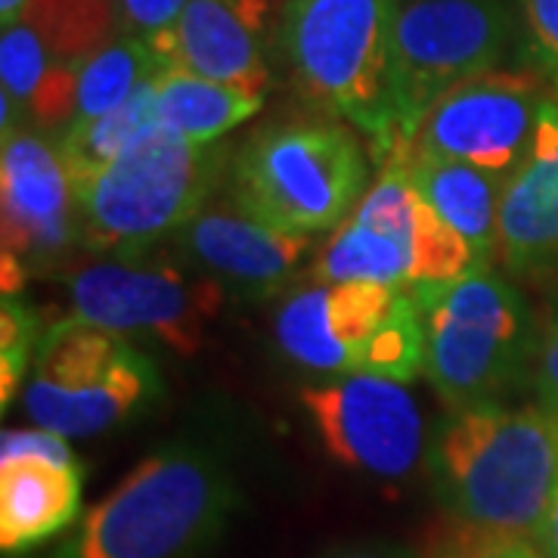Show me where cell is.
Returning a JSON list of instances; mask_svg holds the SVG:
<instances>
[{
	"label": "cell",
	"instance_id": "obj_15",
	"mask_svg": "<svg viewBox=\"0 0 558 558\" xmlns=\"http://www.w3.org/2000/svg\"><path fill=\"white\" fill-rule=\"evenodd\" d=\"M171 240L174 255L183 264L220 282L227 295L242 301L279 295L311 252V236L267 227L248 218L230 199L223 205H205Z\"/></svg>",
	"mask_w": 558,
	"mask_h": 558
},
{
	"label": "cell",
	"instance_id": "obj_34",
	"mask_svg": "<svg viewBox=\"0 0 558 558\" xmlns=\"http://www.w3.org/2000/svg\"><path fill=\"white\" fill-rule=\"evenodd\" d=\"M25 3H28V0H0V22H3V28L20 20Z\"/></svg>",
	"mask_w": 558,
	"mask_h": 558
},
{
	"label": "cell",
	"instance_id": "obj_22",
	"mask_svg": "<svg viewBox=\"0 0 558 558\" xmlns=\"http://www.w3.org/2000/svg\"><path fill=\"white\" fill-rule=\"evenodd\" d=\"M156 90H159V75L140 84L131 94V100L121 102L109 116H100L94 121H75V124L62 128L57 137V149L65 161L72 183L102 171L109 161L119 159L134 140L143 137L156 124Z\"/></svg>",
	"mask_w": 558,
	"mask_h": 558
},
{
	"label": "cell",
	"instance_id": "obj_33",
	"mask_svg": "<svg viewBox=\"0 0 558 558\" xmlns=\"http://www.w3.org/2000/svg\"><path fill=\"white\" fill-rule=\"evenodd\" d=\"M336 558H416L407 549H395V546H373V549H351V553H341Z\"/></svg>",
	"mask_w": 558,
	"mask_h": 558
},
{
	"label": "cell",
	"instance_id": "obj_30",
	"mask_svg": "<svg viewBox=\"0 0 558 558\" xmlns=\"http://www.w3.org/2000/svg\"><path fill=\"white\" fill-rule=\"evenodd\" d=\"M22 457H40L62 462V465H78V459L72 457V447L69 438H62L50 428H7L3 438H0V462L7 459H22Z\"/></svg>",
	"mask_w": 558,
	"mask_h": 558
},
{
	"label": "cell",
	"instance_id": "obj_11",
	"mask_svg": "<svg viewBox=\"0 0 558 558\" xmlns=\"http://www.w3.org/2000/svg\"><path fill=\"white\" fill-rule=\"evenodd\" d=\"M3 295H22L32 274L57 267L81 245L75 190L57 140L16 131L0 156Z\"/></svg>",
	"mask_w": 558,
	"mask_h": 558
},
{
	"label": "cell",
	"instance_id": "obj_20",
	"mask_svg": "<svg viewBox=\"0 0 558 558\" xmlns=\"http://www.w3.org/2000/svg\"><path fill=\"white\" fill-rule=\"evenodd\" d=\"M81 65L57 60L28 22H13L0 38V81L22 116L44 131H62L75 119Z\"/></svg>",
	"mask_w": 558,
	"mask_h": 558
},
{
	"label": "cell",
	"instance_id": "obj_10",
	"mask_svg": "<svg viewBox=\"0 0 558 558\" xmlns=\"http://www.w3.org/2000/svg\"><path fill=\"white\" fill-rule=\"evenodd\" d=\"M227 289L168 255L109 258L69 277L72 317L180 357L196 354Z\"/></svg>",
	"mask_w": 558,
	"mask_h": 558
},
{
	"label": "cell",
	"instance_id": "obj_25",
	"mask_svg": "<svg viewBox=\"0 0 558 558\" xmlns=\"http://www.w3.org/2000/svg\"><path fill=\"white\" fill-rule=\"evenodd\" d=\"M428 366V332L416 295L400 289L391 314L360 354L357 373L407 385Z\"/></svg>",
	"mask_w": 558,
	"mask_h": 558
},
{
	"label": "cell",
	"instance_id": "obj_4",
	"mask_svg": "<svg viewBox=\"0 0 558 558\" xmlns=\"http://www.w3.org/2000/svg\"><path fill=\"white\" fill-rule=\"evenodd\" d=\"M400 0H286L277 47L299 90L395 146V28Z\"/></svg>",
	"mask_w": 558,
	"mask_h": 558
},
{
	"label": "cell",
	"instance_id": "obj_5",
	"mask_svg": "<svg viewBox=\"0 0 558 558\" xmlns=\"http://www.w3.org/2000/svg\"><path fill=\"white\" fill-rule=\"evenodd\" d=\"M428 332V381L450 410L502 403L537 360V329L527 301L494 267L410 289Z\"/></svg>",
	"mask_w": 558,
	"mask_h": 558
},
{
	"label": "cell",
	"instance_id": "obj_7",
	"mask_svg": "<svg viewBox=\"0 0 558 558\" xmlns=\"http://www.w3.org/2000/svg\"><path fill=\"white\" fill-rule=\"evenodd\" d=\"M478 270L469 242L422 199L407 153H395L314 260L319 282L444 286Z\"/></svg>",
	"mask_w": 558,
	"mask_h": 558
},
{
	"label": "cell",
	"instance_id": "obj_9",
	"mask_svg": "<svg viewBox=\"0 0 558 558\" xmlns=\"http://www.w3.org/2000/svg\"><path fill=\"white\" fill-rule=\"evenodd\" d=\"M512 22L502 0H400L395 28V153L450 90L497 69Z\"/></svg>",
	"mask_w": 558,
	"mask_h": 558
},
{
	"label": "cell",
	"instance_id": "obj_3",
	"mask_svg": "<svg viewBox=\"0 0 558 558\" xmlns=\"http://www.w3.org/2000/svg\"><path fill=\"white\" fill-rule=\"evenodd\" d=\"M227 174L220 143H193L153 124L102 171L75 180L81 245L109 258H140L208 205Z\"/></svg>",
	"mask_w": 558,
	"mask_h": 558
},
{
	"label": "cell",
	"instance_id": "obj_16",
	"mask_svg": "<svg viewBox=\"0 0 558 558\" xmlns=\"http://www.w3.org/2000/svg\"><path fill=\"white\" fill-rule=\"evenodd\" d=\"M400 289L379 282H319L282 301L274 319L279 351L311 373H357L366 341L391 314Z\"/></svg>",
	"mask_w": 558,
	"mask_h": 558
},
{
	"label": "cell",
	"instance_id": "obj_14",
	"mask_svg": "<svg viewBox=\"0 0 558 558\" xmlns=\"http://www.w3.org/2000/svg\"><path fill=\"white\" fill-rule=\"evenodd\" d=\"M282 10L286 0H190L174 32L149 47L165 69L267 94Z\"/></svg>",
	"mask_w": 558,
	"mask_h": 558
},
{
	"label": "cell",
	"instance_id": "obj_2",
	"mask_svg": "<svg viewBox=\"0 0 558 558\" xmlns=\"http://www.w3.org/2000/svg\"><path fill=\"white\" fill-rule=\"evenodd\" d=\"M230 465L193 440L137 462L62 539L57 558H199L236 512Z\"/></svg>",
	"mask_w": 558,
	"mask_h": 558
},
{
	"label": "cell",
	"instance_id": "obj_12",
	"mask_svg": "<svg viewBox=\"0 0 558 558\" xmlns=\"http://www.w3.org/2000/svg\"><path fill=\"white\" fill-rule=\"evenodd\" d=\"M329 457L381 481L407 478L428 453L416 398L400 381L351 373L301 391Z\"/></svg>",
	"mask_w": 558,
	"mask_h": 558
},
{
	"label": "cell",
	"instance_id": "obj_1",
	"mask_svg": "<svg viewBox=\"0 0 558 558\" xmlns=\"http://www.w3.org/2000/svg\"><path fill=\"white\" fill-rule=\"evenodd\" d=\"M425 465L453 524L534 543L558 490V416L539 403L453 410L428 444Z\"/></svg>",
	"mask_w": 558,
	"mask_h": 558
},
{
	"label": "cell",
	"instance_id": "obj_24",
	"mask_svg": "<svg viewBox=\"0 0 558 558\" xmlns=\"http://www.w3.org/2000/svg\"><path fill=\"white\" fill-rule=\"evenodd\" d=\"M20 20L38 32L57 60L72 65H84L119 35L116 0H28Z\"/></svg>",
	"mask_w": 558,
	"mask_h": 558
},
{
	"label": "cell",
	"instance_id": "obj_17",
	"mask_svg": "<svg viewBox=\"0 0 558 558\" xmlns=\"http://www.w3.org/2000/svg\"><path fill=\"white\" fill-rule=\"evenodd\" d=\"M499 260L515 274L558 264V102L553 100L543 102L531 149L502 190Z\"/></svg>",
	"mask_w": 558,
	"mask_h": 558
},
{
	"label": "cell",
	"instance_id": "obj_28",
	"mask_svg": "<svg viewBox=\"0 0 558 558\" xmlns=\"http://www.w3.org/2000/svg\"><path fill=\"white\" fill-rule=\"evenodd\" d=\"M190 0H116V22L119 35L140 38L146 44L174 32L180 13Z\"/></svg>",
	"mask_w": 558,
	"mask_h": 558
},
{
	"label": "cell",
	"instance_id": "obj_19",
	"mask_svg": "<svg viewBox=\"0 0 558 558\" xmlns=\"http://www.w3.org/2000/svg\"><path fill=\"white\" fill-rule=\"evenodd\" d=\"M407 165L422 199L469 242L478 267H490L499 258V205L509 178L469 161L418 153H407Z\"/></svg>",
	"mask_w": 558,
	"mask_h": 558
},
{
	"label": "cell",
	"instance_id": "obj_29",
	"mask_svg": "<svg viewBox=\"0 0 558 558\" xmlns=\"http://www.w3.org/2000/svg\"><path fill=\"white\" fill-rule=\"evenodd\" d=\"M527 53L558 75V0H521Z\"/></svg>",
	"mask_w": 558,
	"mask_h": 558
},
{
	"label": "cell",
	"instance_id": "obj_32",
	"mask_svg": "<svg viewBox=\"0 0 558 558\" xmlns=\"http://www.w3.org/2000/svg\"><path fill=\"white\" fill-rule=\"evenodd\" d=\"M534 546L543 558H558V490L549 502V509H546V519L539 524Z\"/></svg>",
	"mask_w": 558,
	"mask_h": 558
},
{
	"label": "cell",
	"instance_id": "obj_27",
	"mask_svg": "<svg viewBox=\"0 0 558 558\" xmlns=\"http://www.w3.org/2000/svg\"><path fill=\"white\" fill-rule=\"evenodd\" d=\"M428 558H543L534 543L519 537L487 534L475 527L453 524L447 537H440Z\"/></svg>",
	"mask_w": 558,
	"mask_h": 558
},
{
	"label": "cell",
	"instance_id": "obj_8",
	"mask_svg": "<svg viewBox=\"0 0 558 558\" xmlns=\"http://www.w3.org/2000/svg\"><path fill=\"white\" fill-rule=\"evenodd\" d=\"M159 395V366L146 351L69 317L44 329L22 403L40 428L62 438H94L140 416Z\"/></svg>",
	"mask_w": 558,
	"mask_h": 558
},
{
	"label": "cell",
	"instance_id": "obj_21",
	"mask_svg": "<svg viewBox=\"0 0 558 558\" xmlns=\"http://www.w3.org/2000/svg\"><path fill=\"white\" fill-rule=\"evenodd\" d=\"M264 106V94L199 78L193 72L165 69L156 90V124L178 131L193 143H218Z\"/></svg>",
	"mask_w": 558,
	"mask_h": 558
},
{
	"label": "cell",
	"instance_id": "obj_18",
	"mask_svg": "<svg viewBox=\"0 0 558 558\" xmlns=\"http://www.w3.org/2000/svg\"><path fill=\"white\" fill-rule=\"evenodd\" d=\"M81 465L22 457L0 462V546L25 553L72 527L81 512Z\"/></svg>",
	"mask_w": 558,
	"mask_h": 558
},
{
	"label": "cell",
	"instance_id": "obj_26",
	"mask_svg": "<svg viewBox=\"0 0 558 558\" xmlns=\"http://www.w3.org/2000/svg\"><path fill=\"white\" fill-rule=\"evenodd\" d=\"M38 307H32L22 295H3L0 301V403L3 410L20 395L25 373L35 366L40 336Z\"/></svg>",
	"mask_w": 558,
	"mask_h": 558
},
{
	"label": "cell",
	"instance_id": "obj_13",
	"mask_svg": "<svg viewBox=\"0 0 558 558\" xmlns=\"http://www.w3.org/2000/svg\"><path fill=\"white\" fill-rule=\"evenodd\" d=\"M543 102L534 75L494 69L450 90L422 121L410 153L469 161L509 178L531 149Z\"/></svg>",
	"mask_w": 558,
	"mask_h": 558
},
{
	"label": "cell",
	"instance_id": "obj_6",
	"mask_svg": "<svg viewBox=\"0 0 558 558\" xmlns=\"http://www.w3.org/2000/svg\"><path fill=\"white\" fill-rule=\"evenodd\" d=\"M369 165L344 124H274L242 143L227 168L233 202L248 218L282 233L339 230L366 190Z\"/></svg>",
	"mask_w": 558,
	"mask_h": 558
},
{
	"label": "cell",
	"instance_id": "obj_23",
	"mask_svg": "<svg viewBox=\"0 0 558 558\" xmlns=\"http://www.w3.org/2000/svg\"><path fill=\"white\" fill-rule=\"evenodd\" d=\"M165 72V62L156 50L140 38L116 35L102 44L97 53H90L78 72V100H75V121H94L119 109L131 100L140 84Z\"/></svg>",
	"mask_w": 558,
	"mask_h": 558
},
{
	"label": "cell",
	"instance_id": "obj_31",
	"mask_svg": "<svg viewBox=\"0 0 558 558\" xmlns=\"http://www.w3.org/2000/svg\"><path fill=\"white\" fill-rule=\"evenodd\" d=\"M534 388H537L539 407H546L553 416H558V307L539 336L537 360H534Z\"/></svg>",
	"mask_w": 558,
	"mask_h": 558
}]
</instances>
